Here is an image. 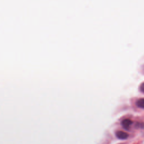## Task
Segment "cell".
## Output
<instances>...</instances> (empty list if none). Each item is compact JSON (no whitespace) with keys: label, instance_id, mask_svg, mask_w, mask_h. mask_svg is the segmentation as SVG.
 I'll list each match as a JSON object with an SVG mask.
<instances>
[{"label":"cell","instance_id":"obj_1","mask_svg":"<svg viewBox=\"0 0 144 144\" xmlns=\"http://www.w3.org/2000/svg\"><path fill=\"white\" fill-rule=\"evenodd\" d=\"M116 136L120 140H126L128 138V135L127 133L125 132L119 131L116 132Z\"/></svg>","mask_w":144,"mask_h":144},{"label":"cell","instance_id":"obj_2","mask_svg":"<svg viewBox=\"0 0 144 144\" xmlns=\"http://www.w3.org/2000/svg\"><path fill=\"white\" fill-rule=\"evenodd\" d=\"M132 120H131L129 119H124L122 122V125L126 129H128L130 127V126L132 125Z\"/></svg>","mask_w":144,"mask_h":144},{"label":"cell","instance_id":"obj_3","mask_svg":"<svg viewBox=\"0 0 144 144\" xmlns=\"http://www.w3.org/2000/svg\"><path fill=\"white\" fill-rule=\"evenodd\" d=\"M137 106L140 108L144 109V99H140L136 102Z\"/></svg>","mask_w":144,"mask_h":144},{"label":"cell","instance_id":"obj_4","mask_svg":"<svg viewBox=\"0 0 144 144\" xmlns=\"http://www.w3.org/2000/svg\"><path fill=\"white\" fill-rule=\"evenodd\" d=\"M140 90L142 92H143L144 93V82L141 84V85L140 86Z\"/></svg>","mask_w":144,"mask_h":144}]
</instances>
